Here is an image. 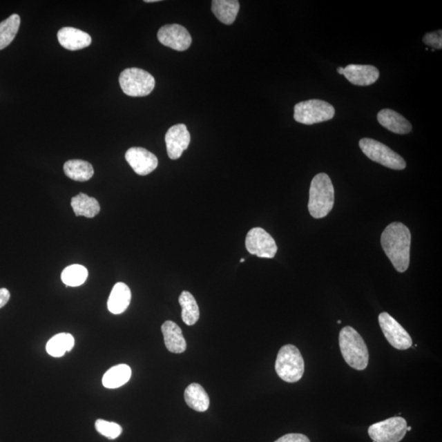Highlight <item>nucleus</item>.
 <instances>
[{
	"label": "nucleus",
	"mask_w": 442,
	"mask_h": 442,
	"mask_svg": "<svg viewBox=\"0 0 442 442\" xmlns=\"http://www.w3.org/2000/svg\"><path fill=\"white\" fill-rule=\"evenodd\" d=\"M410 243L411 233L404 224L392 223L382 233L383 249L398 272L404 273L409 268Z\"/></svg>",
	"instance_id": "f257e3e1"
},
{
	"label": "nucleus",
	"mask_w": 442,
	"mask_h": 442,
	"mask_svg": "<svg viewBox=\"0 0 442 442\" xmlns=\"http://www.w3.org/2000/svg\"><path fill=\"white\" fill-rule=\"evenodd\" d=\"M339 347L349 366L360 371L367 368L369 358L368 347L363 338L352 327H344L340 332Z\"/></svg>",
	"instance_id": "f03ea898"
},
{
	"label": "nucleus",
	"mask_w": 442,
	"mask_h": 442,
	"mask_svg": "<svg viewBox=\"0 0 442 442\" xmlns=\"http://www.w3.org/2000/svg\"><path fill=\"white\" fill-rule=\"evenodd\" d=\"M334 205V188L329 176L325 173L316 175L309 188V214L316 219L324 218L329 214Z\"/></svg>",
	"instance_id": "7ed1b4c3"
},
{
	"label": "nucleus",
	"mask_w": 442,
	"mask_h": 442,
	"mask_svg": "<svg viewBox=\"0 0 442 442\" xmlns=\"http://www.w3.org/2000/svg\"><path fill=\"white\" fill-rule=\"evenodd\" d=\"M276 373L287 383H297L305 372V362L298 348L294 345H285L278 353L276 362Z\"/></svg>",
	"instance_id": "20e7f679"
},
{
	"label": "nucleus",
	"mask_w": 442,
	"mask_h": 442,
	"mask_svg": "<svg viewBox=\"0 0 442 442\" xmlns=\"http://www.w3.org/2000/svg\"><path fill=\"white\" fill-rule=\"evenodd\" d=\"M119 83L125 94L131 97H144L151 94L155 87V79L143 69L132 68L123 70Z\"/></svg>",
	"instance_id": "39448f33"
},
{
	"label": "nucleus",
	"mask_w": 442,
	"mask_h": 442,
	"mask_svg": "<svg viewBox=\"0 0 442 442\" xmlns=\"http://www.w3.org/2000/svg\"><path fill=\"white\" fill-rule=\"evenodd\" d=\"M334 115V106L320 99L300 102L294 107L295 121L305 125L329 121Z\"/></svg>",
	"instance_id": "423d86ee"
},
{
	"label": "nucleus",
	"mask_w": 442,
	"mask_h": 442,
	"mask_svg": "<svg viewBox=\"0 0 442 442\" xmlns=\"http://www.w3.org/2000/svg\"><path fill=\"white\" fill-rule=\"evenodd\" d=\"M360 148L371 160L392 170H404L406 162L404 158L387 145L377 140L365 138L360 140Z\"/></svg>",
	"instance_id": "0eeeda50"
},
{
	"label": "nucleus",
	"mask_w": 442,
	"mask_h": 442,
	"mask_svg": "<svg viewBox=\"0 0 442 442\" xmlns=\"http://www.w3.org/2000/svg\"><path fill=\"white\" fill-rule=\"evenodd\" d=\"M368 432L374 442H400L407 432V422L401 417L390 418L372 424Z\"/></svg>",
	"instance_id": "6e6552de"
},
{
	"label": "nucleus",
	"mask_w": 442,
	"mask_h": 442,
	"mask_svg": "<svg viewBox=\"0 0 442 442\" xmlns=\"http://www.w3.org/2000/svg\"><path fill=\"white\" fill-rule=\"evenodd\" d=\"M245 245L250 254L260 258H273L278 251L276 242L271 234L259 227L251 229L247 233Z\"/></svg>",
	"instance_id": "1a4fd4ad"
},
{
	"label": "nucleus",
	"mask_w": 442,
	"mask_h": 442,
	"mask_svg": "<svg viewBox=\"0 0 442 442\" xmlns=\"http://www.w3.org/2000/svg\"><path fill=\"white\" fill-rule=\"evenodd\" d=\"M380 328H381L387 342L397 350H407L412 347V338L403 327L394 318L387 312L380 314L378 316Z\"/></svg>",
	"instance_id": "9d476101"
},
{
	"label": "nucleus",
	"mask_w": 442,
	"mask_h": 442,
	"mask_svg": "<svg viewBox=\"0 0 442 442\" xmlns=\"http://www.w3.org/2000/svg\"><path fill=\"white\" fill-rule=\"evenodd\" d=\"M157 39L163 46L176 51H185L192 44V37L188 30L179 24L162 26L158 30Z\"/></svg>",
	"instance_id": "9b49d317"
},
{
	"label": "nucleus",
	"mask_w": 442,
	"mask_h": 442,
	"mask_svg": "<svg viewBox=\"0 0 442 442\" xmlns=\"http://www.w3.org/2000/svg\"><path fill=\"white\" fill-rule=\"evenodd\" d=\"M190 140L187 126L184 124L171 127L165 136L168 157L172 160L179 159L188 148Z\"/></svg>",
	"instance_id": "f8f14e48"
},
{
	"label": "nucleus",
	"mask_w": 442,
	"mask_h": 442,
	"mask_svg": "<svg viewBox=\"0 0 442 442\" xmlns=\"http://www.w3.org/2000/svg\"><path fill=\"white\" fill-rule=\"evenodd\" d=\"M125 157L132 169L139 175L152 173L158 166L157 157L144 148H131Z\"/></svg>",
	"instance_id": "ddd939ff"
},
{
	"label": "nucleus",
	"mask_w": 442,
	"mask_h": 442,
	"mask_svg": "<svg viewBox=\"0 0 442 442\" xmlns=\"http://www.w3.org/2000/svg\"><path fill=\"white\" fill-rule=\"evenodd\" d=\"M343 75L353 85L368 86L378 81L379 70L371 65L350 64L343 68Z\"/></svg>",
	"instance_id": "4468645a"
},
{
	"label": "nucleus",
	"mask_w": 442,
	"mask_h": 442,
	"mask_svg": "<svg viewBox=\"0 0 442 442\" xmlns=\"http://www.w3.org/2000/svg\"><path fill=\"white\" fill-rule=\"evenodd\" d=\"M57 39L61 46L68 50H79L90 46V35L74 28H64L57 32Z\"/></svg>",
	"instance_id": "2eb2a0df"
},
{
	"label": "nucleus",
	"mask_w": 442,
	"mask_h": 442,
	"mask_svg": "<svg viewBox=\"0 0 442 442\" xmlns=\"http://www.w3.org/2000/svg\"><path fill=\"white\" fill-rule=\"evenodd\" d=\"M380 125L397 135H405L412 131V126L402 115L392 109H383L378 114Z\"/></svg>",
	"instance_id": "dca6fc26"
},
{
	"label": "nucleus",
	"mask_w": 442,
	"mask_h": 442,
	"mask_svg": "<svg viewBox=\"0 0 442 442\" xmlns=\"http://www.w3.org/2000/svg\"><path fill=\"white\" fill-rule=\"evenodd\" d=\"M162 332L168 351L180 354L186 350L187 343L184 338L182 330L175 322L166 321L162 326Z\"/></svg>",
	"instance_id": "f3484780"
},
{
	"label": "nucleus",
	"mask_w": 442,
	"mask_h": 442,
	"mask_svg": "<svg viewBox=\"0 0 442 442\" xmlns=\"http://www.w3.org/2000/svg\"><path fill=\"white\" fill-rule=\"evenodd\" d=\"M131 291L124 282L115 285L108 300V308L114 315H120L130 306Z\"/></svg>",
	"instance_id": "a211bd4d"
},
{
	"label": "nucleus",
	"mask_w": 442,
	"mask_h": 442,
	"mask_svg": "<svg viewBox=\"0 0 442 442\" xmlns=\"http://www.w3.org/2000/svg\"><path fill=\"white\" fill-rule=\"evenodd\" d=\"M240 4L238 0H213L211 10L220 21L225 25H231L240 11Z\"/></svg>",
	"instance_id": "6ab92c4d"
},
{
	"label": "nucleus",
	"mask_w": 442,
	"mask_h": 442,
	"mask_svg": "<svg viewBox=\"0 0 442 442\" xmlns=\"http://www.w3.org/2000/svg\"><path fill=\"white\" fill-rule=\"evenodd\" d=\"M184 400L190 408L198 412H205L209 410L210 399L205 389L198 383L190 384L185 389Z\"/></svg>",
	"instance_id": "aec40b11"
},
{
	"label": "nucleus",
	"mask_w": 442,
	"mask_h": 442,
	"mask_svg": "<svg viewBox=\"0 0 442 442\" xmlns=\"http://www.w3.org/2000/svg\"><path fill=\"white\" fill-rule=\"evenodd\" d=\"M73 209L77 216H86L87 218H95L99 213L100 205L95 198L88 197L85 193H79L72 198L70 202Z\"/></svg>",
	"instance_id": "412c9836"
},
{
	"label": "nucleus",
	"mask_w": 442,
	"mask_h": 442,
	"mask_svg": "<svg viewBox=\"0 0 442 442\" xmlns=\"http://www.w3.org/2000/svg\"><path fill=\"white\" fill-rule=\"evenodd\" d=\"M131 377V367L127 365H118L113 366V368H110L105 373L103 378V384L107 388H118L129 382Z\"/></svg>",
	"instance_id": "4be33fe9"
},
{
	"label": "nucleus",
	"mask_w": 442,
	"mask_h": 442,
	"mask_svg": "<svg viewBox=\"0 0 442 442\" xmlns=\"http://www.w3.org/2000/svg\"><path fill=\"white\" fill-rule=\"evenodd\" d=\"M65 175L70 179L85 182L94 175V168L90 162L82 160H70L64 166Z\"/></svg>",
	"instance_id": "5701e85b"
},
{
	"label": "nucleus",
	"mask_w": 442,
	"mask_h": 442,
	"mask_svg": "<svg viewBox=\"0 0 442 442\" xmlns=\"http://www.w3.org/2000/svg\"><path fill=\"white\" fill-rule=\"evenodd\" d=\"M179 302L182 307L181 317L185 325L192 326L196 324L200 316L197 300L189 291H184L180 294Z\"/></svg>",
	"instance_id": "b1692460"
},
{
	"label": "nucleus",
	"mask_w": 442,
	"mask_h": 442,
	"mask_svg": "<svg viewBox=\"0 0 442 442\" xmlns=\"http://www.w3.org/2000/svg\"><path fill=\"white\" fill-rule=\"evenodd\" d=\"M75 345L72 334H59L52 337L46 345V351L52 357H61L66 352H70Z\"/></svg>",
	"instance_id": "393cba45"
},
{
	"label": "nucleus",
	"mask_w": 442,
	"mask_h": 442,
	"mask_svg": "<svg viewBox=\"0 0 442 442\" xmlns=\"http://www.w3.org/2000/svg\"><path fill=\"white\" fill-rule=\"evenodd\" d=\"M20 23L21 19L17 15H12L0 22V50L10 46L15 39L19 32Z\"/></svg>",
	"instance_id": "a878e982"
},
{
	"label": "nucleus",
	"mask_w": 442,
	"mask_h": 442,
	"mask_svg": "<svg viewBox=\"0 0 442 442\" xmlns=\"http://www.w3.org/2000/svg\"><path fill=\"white\" fill-rule=\"evenodd\" d=\"M88 275L87 269L83 265H72L64 269L61 278L66 287H78L86 281Z\"/></svg>",
	"instance_id": "bb28decb"
},
{
	"label": "nucleus",
	"mask_w": 442,
	"mask_h": 442,
	"mask_svg": "<svg viewBox=\"0 0 442 442\" xmlns=\"http://www.w3.org/2000/svg\"><path fill=\"white\" fill-rule=\"evenodd\" d=\"M96 430L109 439H116L122 434V427L119 424L113 422L105 421L103 419H98L95 422Z\"/></svg>",
	"instance_id": "cd10ccee"
},
{
	"label": "nucleus",
	"mask_w": 442,
	"mask_h": 442,
	"mask_svg": "<svg viewBox=\"0 0 442 442\" xmlns=\"http://www.w3.org/2000/svg\"><path fill=\"white\" fill-rule=\"evenodd\" d=\"M441 33V30H436L434 32L427 33L424 35L423 41L428 46L436 48V50H441L442 48Z\"/></svg>",
	"instance_id": "c85d7f7f"
},
{
	"label": "nucleus",
	"mask_w": 442,
	"mask_h": 442,
	"mask_svg": "<svg viewBox=\"0 0 442 442\" xmlns=\"http://www.w3.org/2000/svg\"><path fill=\"white\" fill-rule=\"evenodd\" d=\"M275 442H311L306 435L300 433H289L280 437Z\"/></svg>",
	"instance_id": "c756f323"
},
{
	"label": "nucleus",
	"mask_w": 442,
	"mask_h": 442,
	"mask_svg": "<svg viewBox=\"0 0 442 442\" xmlns=\"http://www.w3.org/2000/svg\"><path fill=\"white\" fill-rule=\"evenodd\" d=\"M10 299V293L7 289H0V309L3 308Z\"/></svg>",
	"instance_id": "7c9ffc66"
},
{
	"label": "nucleus",
	"mask_w": 442,
	"mask_h": 442,
	"mask_svg": "<svg viewBox=\"0 0 442 442\" xmlns=\"http://www.w3.org/2000/svg\"><path fill=\"white\" fill-rule=\"evenodd\" d=\"M338 73L340 75H343V68H338Z\"/></svg>",
	"instance_id": "2f4dec72"
},
{
	"label": "nucleus",
	"mask_w": 442,
	"mask_h": 442,
	"mask_svg": "<svg viewBox=\"0 0 442 442\" xmlns=\"http://www.w3.org/2000/svg\"><path fill=\"white\" fill-rule=\"evenodd\" d=\"M146 3H154V2H158V0H145Z\"/></svg>",
	"instance_id": "473e14b6"
},
{
	"label": "nucleus",
	"mask_w": 442,
	"mask_h": 442,
	"mask_svg": "<svg viewBox=\"0 0 442 442\" xmlns=\"http://www.w3.org/2000/svg\"><path fill=\"white\" fill-rule=\"evenodd\" d=\"M411 430H412V427H407V432H408V431H410Z\"/></svg>",
	"instance_id": "72a5a7b5"
},
{
	"label": "nucleus",
	"mask_w": 442,
	"mask_h": 442,
	"mask_svg": "<svg viewBox=\"0 0 442 442\" xmlns=\"http://www.w3.org/2000/svg\"><path fill=\"white\" fill-rule=\"evenodd\" d=\"M244 260H245L242 258V259H241V260H240V262H242H242H244Z\"/></svg>",
	"instance_id": "f704fd0d"
},
{
	"label": "nucleus",
	"mask_w": 442,
	"mask_h": 442,
	"mask_svg": "<svg viewBox=\"0 0 442 442\" xmlns=\"http://www.w3.org/2000/svg\"><path fill=\"white\" fill-rule=\"evenodd\" d=\"M338 324H342V321L338 320Z\"/></svg>",
	"instance_id": "c9c22d12"
}]
</instances>
